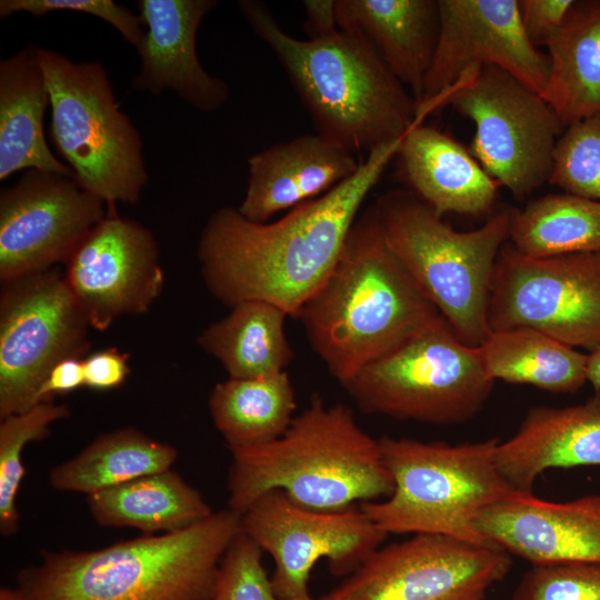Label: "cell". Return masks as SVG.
<instances>
[{
	"mask_svg": "<svg viewBox=\"0 0 600 600\" xmlns=\"http://www.w3.org/2000/svg\"><path fill=\"white\" fill-rule=\"evenodd\" d=\"M403 138L376 148L352 177L273 222L250 221L229 206L217 209L197 251L210 293L229 308L266 301L297 318L333 269L364 199Z\"/></svg>",
	"mask_w": 600,
	"mask_h": 600,
	"instance_id": "obj_1",
	"label": "cell"
},
{
	"mask_svg": "<svg viewBox=\"0 0 600 600\" xmlns=\"http://www.w3.org/2000/svg\"><path fill=\"white\" fill-rule=\"evenodd\" d=\"M440 317L390 248L372 206L357 218L333 269L297 318L344 387Z\"/></svg>",
	"mask_w": 600,
	"mask_h": 600,
	"instance_id": "obj_2",
	"label": "cell"
},
{
	"mask_svg": "<svg viewBox=\"0 0 600 600\" xmlns=\"http://www.w3.org/2000/svg\"><path fill=\"white\" fill-rule=\"evenodd\" d=\"M238 7L253 33L282 66L318 134L351 153L399 140L417 118L416 100L359 32L321 39L287 33L258 0Z\"/></svg>",
	"mask_w": 600,
	"mask_h": 600,
	"instance_id": "obj_3",
	"label": "cell"
},
{
	"mask_svg": "<svg viewBox=\"0 0 600 600\" xmlns=\"http://www.w3.org/2000/svg\"><path fill=\"white\" fill-rule=\"evenodd\" d=\"M230 451L228 509L239 516L272 490L318 511L346 510L393 491L379 440L348 406L327 404L318 392L280 438Z\"/></svg>",
	"mask_w": 600,
	"mask_h": 600,
	"instance_id": "obj_4",
	"label": "cell"
},
{
	"mask_svg": "<svg viewBox=\"0 0 600 600\" xmlns=\"http://www.w3.org/2000/svg\"><path fill=\"white\" fill-rule=\"evenodd\" d=\"M241 531L226 509L186 529L96 550L42 552L18 576L26 600H211L221 560Z\"/></svg>",
	"mask_w": 600,
	"mask_h": 600,
	"instance_id": "obj_5",
	"label": "cell"
},
{
	"mask_svg": "<svg viewBox=\"0 0 600 600\" xmlns=\"http://www.w3.org/2000/svg\"><path fill=\"white\" fill-rule=\"evenodd\" d=\"M373 207L390 248L454 334L480 347L491 331L492 277L509 240L512 208L478 229L457 231L411 190H390Z\"/></svg>",
	"mask_w": 600,
	"mask_h": 600,
	"instance_id": "obj_6",
	"label": "cell"
},
{
	"mask_svg": "<svg viewBox=\"0 0 600 600\" xmlns=\"http://www.w3.org/2000/svg\"><path fill=\"white\" fill-rule=\"evenodd\" d=\"M378 440L393 491L360 508L380 529L494 547L474 520L481 509L516 491L497 468L498 438L458 444L390 436Z\"/></svg>",
	"mask_w": 600,
	"mask_h": 600,
	"instance_id": "obj_7",
	"label": "cell"
},
{
	"mask_svg": "<svg viewBox=\"0 0 600 600\" xmlns=\"http://www.w3.org/2000/svg\"><path fill=\"white\" fill-rule=\"evenodd\" d=\"M50 94L49 136L73 180L106 202L134 204L148 183L142 140L120 110L104 67L39 48Z\"/></svg>",
	"mask_w": 600,
	"mask_h": 600,
	"instance_id": "obj_8",
	"label": "cell"
},
{
	"mask_svg": "<svg viewBox=\"0 0 600 600\" xmlns=\"http://www.w3.org/2000/svg\"><path fill=\"white\" fill-rule=\"evenodd\" d=\"M493 384L479 347L463 343L440 317L343 388L364 413L447 426L474 417Z\"/></svg>",
	"mask_w": 600,
	"mask_h": 600,
	"instance_id": "obj_9",
	"label": "cell"
},
{
	"mask_svg": "<svg viewBox=\"0 0 600 600\" xmlns=\"http://www.w3.org/2000/svg\"><path fill=\"white\" fill-rule=\"evenodd\" d=\"M446 104L473 122L470 153L514 198L549 181L566 127L540 93L497 66H483Z\"/></svg>",
	"mask_w": 600,
	"mask_h": 600,
	"instance_id": "obj_10",
	"label": "cell"
},
{
	"mask_svg": "<svg viewBox=\"0 0 600 600\" xmlns=\"http://www.w3.org/2000/svg\"><path fill=\"white\" fill-rule=\"evenodd\" d=\"M89 328L57 267L1 283L0 419L36 406L60 361L84 359Z\"/></svg>",
	"mask_w": 600,
	"mask_h": 600,
	"instance_id": "obj_11",
	"label": "cell"
},
{
	"mask_svg": "<svg viewBox=\"0 0 600 600\" xmlns=\"http://www.w3.org/2000/svg\"><path fill=\"white\" fill-rule=\"evenodd\" d=\"M491 330L529 327L572 347H600V251L530 258L504 244L491 283Z\"/></svg>",
	"mask_w": 600,
	"mask_h": 600,
	"instance_id": "obj_12",
	"label": "cell"
},
{
	"mask_svg": "<svg viewBox=\"0 0 600 600\" xmlns=\"http://www.w3.org/2000/svg\"><path fill=\"white\" fill-rule=\"evenodd\" d=\"M241 531L274 561L272 588L279 600H317L311 570L328 559L332 574L346 578L389 536L359 507L318 511L300 507L282 491L257 499L241 516Z\"/></svg>",
	"mask_w": 600,
	"mask_h": 600,
	"instance_id": "obj_13",
	"label": "cell"
},
{
	"mask_svg": "<svg viewBox=\"0 0 600 600\" xmlns=\"http://www.w3.org/2000/svg\"><path fill=\"white\" fill-rule=\"evenodd\" d=\"M511 563L500 548L418 533L381 546L317 600H484Z\"/></svg>",
	"mask_w": 600,
	"mask_h": 600,
	"instance_id": "obj_14",
	"label": "cell"
},
{
	"mask_svg": "<svg viewBox=\"0 0 600 600\" xmlns=\"http://www.w3.org/2000/svg\"><path fill=\"white\" fill-rule=\"evenodd\" d=\"M107 210L71 178L27 170L0 192L1 283L66 264Z\"/></svg>",
	"mask_w": 600,
	"mask_h": 600,
	"instance_id": "obj_15",
	"label": "cell"
},
{
	"mask_svg": "<svg viewBox=\"0 0 600 600\" xmlns=\"http://www.w3.org/2000/svg\"><path fill=\"white\" fill-rule=\"evenodd\" d=\"M438 42L416 108L442 106L443 94L454 92L463 76L483 66H497L543 92L549 58L526 36L518 0H438Z\"/></svg>",
	"mask_w": 600,
	"mask_h": 600,
	"instance_id": "obj_16",
	"label": "cell"
},
{
	"mask_svg": "<svg viewBox=\"0 0 600 600\" xmlns=\"http://www.w3.org/2000/svg\"><path fill=\"white\" fill-rule=\"evenodd\" d=\"M63 274L90 327L98 331L120 317L146 313L164 286L153 233L119 216L116 208L107 210L77 248Z\"/></svg>",
	"mask_w": 600,
	"mask_h": 600,
	"instance_id": "obj_17",
	"label": "cell"
},
{
	"mask_svg": "<svg viewBox=\"0 0 600 600\" xmlns=\"http://www.w3.org/2000/svg\"><path fill=\"white\" fill-rule=\"evenodd\" d=\"M474 526L490 544L532 566L600 563V494L554 502L513 491L481 509Z\"/></svg>",
	"mask_w": 600,
	"mask_h": 600,
	"instance_id": "obj_18",
	"label": "cell"
},
{
	"mask_svg": "<svg viewBox=\"0 0 600 600\" xmlns=\"http://www.w3.org/2000/svg\"><path fill=\"white\" fill-rule=\"evenodd\" d=\"M216 0H138L144 36L136 47L141 67L131 82L137 91L173 90L201 112H213L229 99V87L201 66L198 29Z\"/></svg>",
	"mask_w": 600,
	"mask_h": 600,
	"instance_id": "obj_19",
	"label": "cell"
},
{
	"mask_svg": "<svg viewBox=\"0 0 600 600\" xmlns=\"http://www.w3.org/2000/svg\"><path fill=\"white\" fill-rule=\"evenodd\" d=\"M360 163L318 133L270 146L249 158L248 186L237 209L246 219L266 223L278 212L330 191L352 177Z\"/></svg>",
	"mask_w": 600,
	"mask_h": 600,
	"instance_id": "obj_20",
	"label": "cell"
},
{
	"mask_svg": "<svg viewBox=\"0 0 600 600\" xmlns=\"http://www.w3.org/2000/svg\"><path fill=\"white\" fill-rule=\"evenodd\" d=\"M494 460L509 486L532 493L547 470L600 466V391L568 407H532L516 433L499 441Z\"/></svg>",
	"mask_w": 600,
	"mask_h": 600,
	"instance_id": "obj_21",
	"label": "cell"
},
{
	"mask_svg": "<svg viewBox=\"0 0 600 600\" xmlns=\"http://www.w3.org/2000/svg\"><path fill=\"white\" fill-rule=\"evenodd\" d=\"M397 156L411 191L437 214L482 216L494 207L499 183L469 149L437 128L416 122Z\"/></svg>",
	"mask_w": 600,
	"mask_h": 600,
	"instance_id": "obj_22",
	"label": "cell"
},
{
	"mask_svg": "<svg viewBox=\"0 0 600 600\" xmlns=\"http://www.w3.org/2000/svg\"><path fill=\"white\" fill-rule=\"evenodd\" d=\"M340 30L361 33L392 74L422 97L439 37L438 0H337Z\"/></svg>",
	"mask_w": 600,
	"mask_h": 600,
	"instance_id": "obj_23",
	"label": "cell"
},
{
	"mask_svg": "<svg viewBox=\"0 0 600 600\" xmlns=\"http://www.w3.org/2000/svg\"><path fill=\"white\" fill-rule=\"evenodd\" d=\"M50 94L39 58L31 44L0 61V180L24 169L54 172L73 179L72 170L50 150L43 116Z\"/></svg>",
	"mask_w": 600,
	"mask_h": 600,
	"instance_id": "obj_24",
	"label": "cell"
},
{
	"mask_svg": "<svg viewBox=\"0 0 600 600\" xmlns=\"http://www.w3.org/2000/svg\"><path fill=\"white\" fill-rule=\"evenodd\" d=\"M541 93L563 126L600 114V0H579L548 39Z\"/></svg>",
	"mask_w": 600,
	"mask_h": 600,
	"instance_id": "obj_25",
	"label": "cell"
},
{
	"mask_svg": "<svg viewBox=\"0 0 600 600\" xmlns=\"http://www.w3.org/2000/svg\"><path fill=\"white\" fill-rule=\"evenodd\" d=\"M102 527H128L143 534L186 529L213 513L202 494L174 470L144 476L87 498Z\"/></svg>",
	"mask_w": 600,
	"mask_h": 600,
	"instance_id": "obj_26",
	"label": "cell"
},
{
	"mask_svg": "<svg viewBox=\"0 0 600 600\" xmlns=\"http://www.w3.org/2000/svg\"><path fill=\"white\" fill-rule=\"evenodd\" d=\"M289 317L266 301H243L199 336L200 348L218 360L230 379H257L282 371L291 363L293 350L284 323Z\"/></svg>",
	"mask_w": 600,
	"mask_h": 600,
	"instance_id": "obj_27",
	"label": "cell"
},
{
	"mask_svg": "<svg viewBox=\"0 0 600 600\" xmlns=\"http://www.w3.org/2000/svg\"><path fill=\"white\" fill-rule=\"evenodd\" d=\"M479 350L494 381L556 393L576 392L587 381L588 354L533 328L491 330Z\"/></svg>",
	"mask_w": 600,
	"mask_h": 600,
	"instance_id": "obj_28",
	"label": "cell"
},
{
	"mask_svg": "<svg viewBox=\"0 0 600 600\" xmlns=\"http://www.w3.org/2000/svg\"><path fill=\"white\" fill-rule=\"evenodd\" d=\"M178 451L136 428L98 436L74 458L57 466L49 482L58 491L88 496L172 469Z\"/></svg>",
	"mask_w": 600,
	"mask_h": 600,
	"instance_id": "obj_29",
	"label": "cell"
},
{
	"mask_svg": "<svg viewBox=\"0 0 600 600\" xmlns=\"http://www.w3.org/2000/svg\"><path fill=\"white\" fill-rule=\"evenodd\" d=\"M294 389L287 371L257 379H230L214 386L209 411L230 450L280 438L294 419Z\"/></svg>",
	"mask_w": 600,
	"mask_h": 600,
	"instance_id": "obj_30",
	"label": "cell"
},
{
	"mask_svg": "<svg viewBox=\"0 0 600 600\" xmlns=\"http://www.w3.org/2000/svg\"><path fill=\"white\" fill-rule=\"evenodd\" d=\"M509 240L530 258L600 251V201L563 192L512 208Z\"/></svg>",
	"mask_w": 600,
	"mask_h": 600,
	"instance_id": "obj_31",
	"label": "cell"
},
{
	"mask_svg": "<svg viewBox=\"0 0 600 600\" xmlns=\"http://www.w3.org/2000/svg\"><path fill=\"white\" fill-rule=\"evenodd\" d=\"M69 413L67 404L47 401L1 419L0 532L2 536H12L18 530L19 512L16 500L26 473L22 461L24 447L29 442L47 438L51 424L68 418Z\"/></svg>",
	"mask_w": 600,
	"mask_h": 600,
	"instance_id": "obj_32",
	"label": "cell"
},
{
	"mask_svg": "<svg viewBox=\"0 0 600 600\" xmlns=\"http://www.w3.org/2000/svg\"><path fill=\"white\" fill-rule=\"evenodd\" d=\"M548 182L567 193L600 201V114L563 130Z\"/></svg>",
	"mask_w": 600,
	"mask_h": 600,
	"instance_id": "obj_33",
	"label": "cell"
},
{
	"mask_svg": "<svg viewBox=\"0 0 600 600\" xmlns=\"http://www.w3.org/2000/svg\"><path fill=\"white\" fill-rule=\"evenodd\" d=\"M509 600H600V563L532 566Z\"/></svg>",
	"mask_w": 600,
	"mask_h": 600,
	"instance_id": "obj_34",
	"label": "cell"
},
{
	"mask_svg": "<svg viewBox=\"0 0 600 600\" xmlns=\"http://www.w3.org/2000/svg\"><path fill=\"white\" fill-rule=\"evenodd\" d=\"M263 551L240 531L228 547L211 600H279L262 564Z\"/></svg>",
	"mask_w": 600,
	"mask_h": 600,
	"instance_id": "obj_35",
	"label": "cell"
},
{
	"mask_svg": "<svg viewBox=\"0 0 600 600\" xmlns=\"http://www.w3.org/2000/svg\"><path fill=\"white\" fill-rule=\"evenodd\" d=\"M58 11L82 12L111 24L122 38L137 47L144 36L139 14L112 0H1L0 18L6 19L18 12L42 17Z\"/></svg>",
	"mask_w": 600,
	"mask_h": 600,
	"instance_id": "obj_36",
	"label": "cell"
},
{
	"mask_svg": "<svg viewBox=\"0 0 600 600\" xmlns=\"http://www.w3.org/2000/svg\"><path fill=\"white\" fill-rule=\"evenodd\" d=\"M521 24L529 41L544 46L561 27L574 0H518Z\"/></svg>",
	"mask_w": 600,
	"mask_h": 600,
	"instance_id": "obj_37",
	"label": "cell"
},
{
	"mask_svg": "<svg viewBox=\"0 0 600 600\" xmlns=\"http://www.w3.org/2000/svg\"><path fill=\"white\" fill-rule=\"evenodd\" d=\"M84 386L93 390L120 387L130 373L129 354L114 347L92 352L83 359Z\"/></svg>",
	"mask_w": 600,
	"mask_h": 600,
	"instance_id": "obj_38",
	"label": "cell"
},
{
	"mask_svg": "<svg viewBox=\"0 0 600 600\" xmlns=\"http://www.w3.org/2000/svg\"><path fill=\"white\" fill-rule=\"evenodd\" d=\"M84 386L83 359L69 358L60 361L51 370L37 394V404L52 401L57 394H63Z\"/></svg>",
	"mask_w": 600,
	"mask_h": 600,
	"instance_id": "obj_39",
	"label": "cell"
},
{
	"mask_svg": "<svg viewBox=\"0 0 600 600\" xmlns=\"http://www.w3.org/2000/svg\"><path fill=\"white\" fill-rule=\"evenodd\" d=\"M303 29L308 39H321L339 31L337 0H304Z\"/></svg>",
	"mask_w": 600,
	"mask_h": 600,
	"instance_id": "obj_40",
	"label": "cell"
},
{
	"mask_svg": "<svg viewBox=\"0 0 600 600\" xmlns=\"http://www.w3.org/2000/svg\"><path fill=\"white\" fill-rule=\"evenodd\" d=\"M587 381L600 391V347L587 353Z\"/></svg>",
	"mask_w": 600,
	"mask_h": 600,
	"instance_id": "obj_41",
	"label": "cell"
},
{
	"mask_svg": "<svg viewBox=\"0 0 600 600\" xmlns=\"http://www.w3.org/2000/svg\"><path fill=\"white\" fill-rule=\"evenodd\" d=\"M0 600H26L23 592L20 588H1Z\"/></svg>",
	"mask_w": 600,
	"mask_h": 600,
	"instance_id": "obj_42",
	"label": "cell"
}]
</instances>
